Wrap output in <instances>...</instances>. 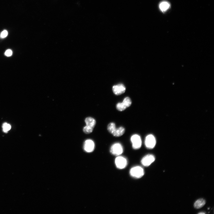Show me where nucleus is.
Masks as SVG:
<instances>
[{"label":"nucleus","mask_w":214,"mask_h":214,"mask_svg":"<svg viewBox=\"0 0 214 214\" xmlns=\"http://www.w3.org/2000/svg\"><path fill=\"white\" fill-rule=\"evenodd\" d=\"M110 152L114 155L119 156L122 153L123 148L120 144L118 143H115L111 147Z\"/></svg>","instance_id":"6"},{"label":"nucleus","mask_w":214,"mask_h":214,"mask_svg":"<svg viewBox=\"0 0 214 214\" xmlns=\"http://www.w3.org/2000/svg\"><path fill=\"white\" fill-rule=\"evenodd\" d=\"M205 201L204 199H199L195 202L194 206L196 208H200L205 205Z\"/></svg>","instance_id":"12"},{"label":"nucleus","mask_w":214,"mask_h":214,"mask_svg":"<svg viewBox=\"0 0 214 214\" xmlns=\"http://www.w3.org/2000/svg\"><path fill=\"white\" fill-rule=\"evenodd\" d=\"M143 169L140 166H136L132 168L130 171V174L132 177L139 178L141 177L144 174Z\"/></svg>","instance_id":"3"},{"label":"nucleus","mask_w":214,"mask_h":214,"mask_svg":"<svg viewBox=\"0 0 214 214\" xmlns=\"http://www.w3.org/2000/svg\"><path fill=\"white\" fill-rule=\"evenodd\" d=\"M84 148L87 152H92L95 148V144L93 141L90 139L86 140L84 142Z\"/></svg>","instance_id":"11"},{"label":"nucleus","mask_w":214,"mask_h":214,"mask_svg":"<svg viewBox=\"0 0 214 214\" xmlns=\"http://www.w3.org/2000/svg\"><path fill=\"white\" fill-rule=\"evenodd\" d=\"M115 163L117 167L120 169H124L128 164L127 159L123 157L119 156L115 158Z\"/></svg>","instance_id":"7"},{"label":"nucleus","mask_w":214,"mask_h":214,"mask_svg":"<svg viewBox=\"0 0 214 214\" xmlns=\"http://www.w3.org/2000/svg\"><path fill=\"white\" fill-rule=\"evenodd\" d=\"M156 144V140L153 135L149 134L147 136L145 139V144L147 148L153 149L155 147Z\"/></svg>","instance_id":"8"},{"label":"nucleus","mask_w":214,"mask_h":214,"mask_svg":"<svg viewBox=\"0 0 214 214\" xmlns=\"http://www.w3.org/2000/svg\"><path fill=\"white\" fill-rule=\"evenodd\" d=\"M107 130L108 132L115 137H118L122 135L125 133V130L122 127L117 128L114 122L110 123L107 126Z\"/></svg>","instance_id":"1"},{"label":"nucleus","mask_w":214,"mask_h":214,"mask_svg":"<svg viewBox=\"0 0 214 214\" xmlns=\"http://www.w3.org/2000/svg\"><path fill=\"white\" fill-rule=\"evenodd\" d=\"M11 128V125L7 123H4L2 125L3 130L5 133L7 132L10 130Z\"/></svg>","instance_id":"14"},{"label":"nucleus","mask_w":214,"mask_h":214,"mask_svg":"<svg viewBox=\"0 0 214 214\" xmlns=\"http://www.w3.org/2000/svg\"><path fill=\"white\" fill-rule=\"evenodd\" d=\"M155 157L153 155L148 154L142 158L141 163L143 166H148L155 161Z\"/></svg>","instance_id":"9"},{"label":"nucleus","mask_w":214,"mask_h":214,"mask_svg":"<svg viewBox=\"0 0 214 214\" xmlns=\"http://www.w3.org/2000/svg\"><path fill=\"white\" fill-rule=\"evenodd\" d=\"M8 35V32L6 30L3 31L1 34L0 37L2 38L6 37Z\"/></svg>","instance_id":"15"},{"label":"nucleus","mask_w":214,"mask_h":214,"mask_svg":"<svg viewBox=\"0 0 214 214\" xmlns=\"http://www.w3.org/2000/svg\"><path fill=\"white\" fill-rule=\"evenodd\" d=\"M12 51L10 49L7 50L5 52V55L7 56H10L12 54Z\"/></svg>","instance_id":"16"},{"label":"nucleus","mask_w":214,"mask_h":214,"mask_svg":"<svg viewBox=\"0 0 214 214\" xmlns=\"http://www.w3.org/2000/svg\"><path fill=\"white\" fill-rule=\"evenodd\" d=\"M199 214H205V213H199Z\"/></svg>","instance_id":"17"},{"label":"nucleus","mask_w":214,"mask_h":214,"mask_svg":"<svg viewBox=\"0 0 214 214\" xmlns=\"http://www.w3.org/2000/svg\"><path fill=\"white\" fill-rule=\"evenodd\" d=\"M133 148L135 150L139 149L141 145V140L140 136L138 134L133 135L130 138Z\"/></svg>","instance_id":"5"},{"label":"nucleus","mask_w":214,"mask_h":214,"mask_svg":"<svg viewBox=\"0 0 214 214\" xmlns=\"http://www.w3.org/2000/svg\"><path fill=\"white\" fill-rule=\"evenodd\" d=\"M132 103L131 99L129 97H125L122 103H117L116 106L117 109L119 111H122L130 106Z\"/></svg>","instance_id":"4"},{"label":"nucleus","mask_w":214,"mask_h":214,"mask_svg":"<svg viewBox=\"0 0 214 214\" xmlns=\"http://www.w3.org/2000/svg\"><path fill=\"white\" fill-rule=\"evenodd\" d=\"M126 88L122 84H119L113 86L112 90L114 93L116 95H119L125 92Z\"/></svg>","instance_id":"10"},{"label":"nucleus","mask_w":214,"mask_h":214,"mask_svg":"<svg viewBox=\"0 0 214 214\" xmlns=\"http://www.w3.org/2000/svg\"><path fill=\"white\" fill-rule=\"evenodd\" d=\"M170 7V4L168 2L163 1L160 3L159 4V8L163 12L167 10Z\"/></svg>","instance_id":"13"},{"label":"nucleus","mask_w":214,"mask_h":214,"mask_svg":"<svg viewBox=\"0 0 214 214\" xmlns=\"http://www.w3.org/2000/svg\"><path fill=\"white\" fill-rule=\"evenodd\" d=\"M85 121L86 125L84 128L83 131L86 134L91 133L92 132L95 125L96 121L93 118L89 117L85 119Z\"/></svg>","instance_id":"2"}]
</instances>
